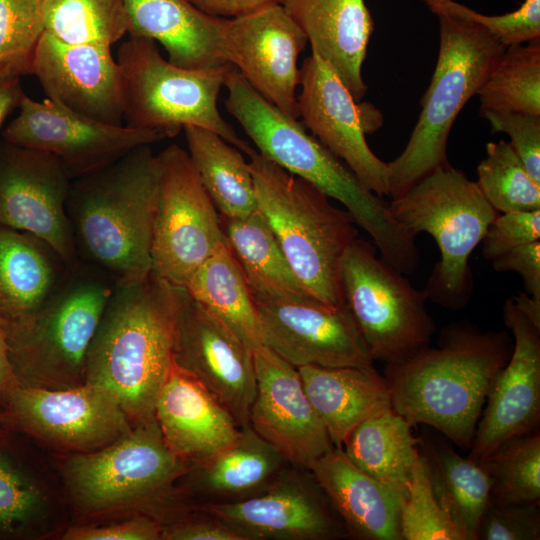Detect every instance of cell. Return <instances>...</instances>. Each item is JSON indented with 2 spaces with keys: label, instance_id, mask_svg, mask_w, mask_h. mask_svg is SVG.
<instances>
[{
  "label": "cell",
  "instance_id": "cell-2",
  "mask_svg": "<svg viewBox=\"0 0 540 540\" xmlns=\"http://www.w3.org/2000/svg\"><path fill=\"white\" fill-rule=\"evenodd\" d=\"M181 291L152 271L115 283L90 344L85 383L112 392L133 425L155 417L173 363Z\"/></svg>",
  "mask_w": 540,
  "mask_h": 540
},
{
  "label": "cell",
  "instance_id": "cell-21",
  "mask_svg": "<svg viewBox=\"0 0 540 540\" xmlns=\"http://www.w3.org/2000/svg\"><path fill=\"white\" fill-rule=\"evenodd\" d=\"M503 320L512 332L511 355L495 377L470 448L481 462L510 438L538 429L540 420V327L512 298L503 305Z\"/></svg>",
  "mask_w": 540,
  "mask_h": 540
},
{
  "label": "cell",
  "instance_id": "cell-1",
  "mask_svg": "<svg viewBox=\"0 0 540 540\" xmlns=\"http://www.w3.org/2000/svg\"><path fill=\"white\" fill-rule=\"evenodd\" d=\"M225 107L257 152L287 172L339 201L367 232L381 258L403 274H412L420 256L415 237L393 217L389 202L368 190L353 171L328 150L297 118L266 100L234 69L227 77Z\"/></svg>",
  "mask_w": 540,
  "mask_h": 540
},
{
  "label": "cell",
  "instance_id": "cell-22",
  "mask_svg": "<svg viewBox=\"0 0 540 540\" xmlns=\"http://www.w3.org/2000/svg\"><path fill=\"white\" fill-rule=\"evenodd\" d=\"M262 345L296 368L373 366L347 307L317 300L258 304Z\"/></svg>",
  "mask_w": 540,
  "mask_h": 540
},
{
  "label": "cell",
  "instance_id": "cell-35",
  "mask_svg": "<svg viewBox=\"0 0 540 540\" xmlns=\"http://www.w3.org/2000/svg\"><path fill=\"white\" fill-rule=\"evenodd\" d=\"M185 290L252 349L262 345L257 303L226 244L193 272Z\"/></svg>",
  "mask_w": 540,
  "mask_h": 540
},
{
  "label": "cell",
  "instance_id": "cell-28",
  "mask_svg": "<svg viewBox=\"0 0 540 540\" xmlns=\"http://www.w3.org/2000/svg\"><path fill=\"white\" fill-rule=\"evenodd\" d=\"M289 465L246 423L231 445L193 465L180 485L198 505L238 501L264 490Z\"/></svg>",
  "mask_w": 540,
  "mask_h": 540
},
{
  "label": "cell",
  "instance_id": "cell-15",
  "mask_svg": "<svg viewBox=\"0 0 540 540\" xmlns=\"http://www.w3.org/2000/svg\"><path fill=\"white\" fill-rule=\"evenodd\" d=\"M167 138L159 131L110 125L49 100L24 96L2 139L57 158L72 180L99 170L141 145Z\"/></svg>",
  "mask_w": 540,
  "mask_h": 540
},
{
  "label": "cell",
  "instance_id": "cell-48",
  "mask_svg": "<svg viewBox=\"0 0 540 540\" xmlns=\"http://www.w3.org/2000/svg\"><path fill=\"white\" fill-rule=\"evenodd\" d=\"M165 540H243L232 528L215 516L201 510L163 525Z\"/></svg>",
  "mask_w": 540,
  "mask_h": 540
},
{
  "label": "cell",
  "instance_id": "cell-38",
  "mask_svg": "<svg viewBox=\"0 0 540 540\" xmlns=\"http://www.w3.org/2000/svg\"><path fill=\"white\" fill-rule=\"evenodd\" d=\"M480 463L491 481L492 502L539 505V429L508 439Z\"/></svg>",
  "mask_w": 540,
  "mask_h": 540
},
{
  "label": "cell",
  "instance_id": "cell-17",
  "mask_svg": "<svg viewBox=\"0 0 540 540\" xmlns=\"http://www.w3.org/2000/svg\"><path fill=\"white\" fill-rule=\"evenodd\" d=\"M198 507L243 540H331L348 535L311 471L292 465L253 496Z\"/></svg>",
  "mask_w": 540,
  "mask_h": 540
},
{
  "label": "cell",
  "instance_id": "cell-16",
  "mask_svg": "<svg viewBox=\"0 0 540 540\" xmlns=\"http://www.w3.org/2000/svg\"><path fill=\"white\" fill-rule=\"evenodd\" d=\"M71 183L54 156L0 141V227L35 236L67 267L77 260L66 208Z\"/></svg>",
  "mask_w": 540,
  "mask_h": 540
},
{
  "label": "cell",
  "instance_id": "cell-37",
  "mask_svg": "<svg viewBox=\"0 0 540 540\" xmlns=\"http://www.w3.org/2000/svg\"><path fill=\"white\" fill-rule=\"evenodd\" d=\"M44 31L73 45L111 47L127 34L122 0H40Z\"/></svg>",
  "mask_w": 540,
  "mask_h": 540
},
{
  "label": "cell",
  "instance_id": "cell-9",
  "mask_svg": "<svg viewBox=\"0 0 540 540\" xmlns=\"http://www.w3.org/2000/svg\"><path fill=\"white\" fill-rule=\"evenodd\" d=\"M124 86L123 123L155 130L167 138L194 125L209 129L250 156L255 149L239 137L218 109L231 64L210 69L179 67L161 55L152 39L133 37L117 53Z\"/></svg>",
  "mask_w": 540,
  "mask_h": 540
},
{
  "label": "cell",
  "instance_id": "cell-47",
  "mask_svg": "<svg viewBox=\"0 0 540 540\" xmlns=\"http://www.w3.org/2000/svg\"><path fill=\"white\" fill-rule=\"evenodd\" d=\"M163 524L155 518L136 513L126 520L107 524H86L66 529L65 540H159Z\"/></svg>",
  "mask_w": 540,
  "mask_h": 540
},
{
  "label": "cell",
  "instance_id": "cell-50",
  "mask_svg": "<svg viewBox=\"0 0 540 540\" xmlns=\"http://www.w3.org/2000/svg\"><path fill=\"white\" fill-rule=\"evenodd\" d=\"M205 14L219 18H235L261 8L281 4L283 0H188Z\"/></svg>",
  "mask_w": 540,
  "mask_h": 540
},
{
  "label": "cell",
  "instance_id": "cell-4",
  "mask_svg": "<svg viewBox=\"0 0 540 540\" xmlns=\"http://www.w3.org/2000/svg\"><path fill=\"white\" fill-rule=\"evenodd\" d=\"M158 186L151 145L72 180L66 208L76 247L115 283L141 280L152 271Z\"/></svg>",
  "mask_w": 540,
  "mask_h": 540
},
{
  "label": "cell",
  "instance_id": "cell-23",
  "mask_svg": "<svg viewBox=\"0 0 540 540\" xmlns=\"http://www.w3.org/2000/svg\"><path fill=\"white\" fill-rule=\"evenodd\" d=\"M32 74L47 99L85 117L124 125L123 76L111 47L67 44L44 31Z\"/></svg>",
  "mask_w": 540,
  "mask_h": 540
},
{
  "label": "cell",
  "instance_id": "cell-39",
  "mask_svg": "<svg viewBox=\"0 0 540 540\" xmlns=\"http://www.w3.org/2000/svg\"><path fill=\"white\" fill-rule=\"evenodd\" d=\"M54 490L8 455L0 452V531L36 526L43 535L53 530L58 504Z\"/></svg>",
  "mask_w": 540,
  "mask_h": 540
},
{
  "label": "cell",
  "instance_id": "cell-26",
  "mask_svg": "<svg viewBox=\"0 0 540 540\" xmlns=\"http://www.w3.org/2000/svg\"><path fill=\"white\" fill-rule=\"evenodd\" d=\"M127 34L160 43L168 60L183 68L230 64L222 49L225 18L203 13L188 0H122Z\"/></svg>",
  "mask_w": 540,
  "mask_h": 540
},
{
  "label": "cell",
  "instance_id": "cell-32",
  "mask_svg": "<svg viewBox=\"0 0 540 540\" xmlns=\"http://www.w3.org/2000/svg\"><path fill=\"white\" fill-rule=\"evenodd\" d=\"M420 443L421 439L412 433V425L390 409L358 425L342 449L359 469L393 490L403 501L420 455Z\"/></svg>",
  "mask_w": 540,
  "mask_h": 540
},
{
  "label": "cell",
  "instance_id": "cell-52",
  "mask_svg": "<svg viewBox=\"0 0 540 540\" xmlns=\"http://www.w3.org/2000/svg\"><path fill=\"white\" fill-rule=\"evenodd\" d=\"M26 94L20 79H13L0 84V131L6 118L19 108Z\"/></svg>",
  "mask_w": 540,
  "mask_h": 540
},
{
  "label": "cell",
  "instance_id": "cell-53",
  "mask_svg": "<svg viewBox=\"0 0 540 540\" xmlns=\"http://www.w3.org/2000/svg\"><path fill=\"white\" fill-rule=\"evenodd\" d=\"M511 298L515 305L540 327V303L535 301L526 292H520Z\"/></svg>",
  "mask_w": 540,
  "mask_h": 540
},
{
  "label": "cell",
  "instance_id": "cell-12",
  "mask_svg": "<svg viewBox=\"0 0 540 540\" xmlns=\"http://www.w3.org/2000/svg\"><path fill=\"white\" fill-rule=\"evenodd\" d=\"M159 186L152 272L185 288L193 272L226 244L220 215L186 150L171 144L157 154Z\"/></svg>",
  "mask_w": 540,
  "mask_h": 540
},
{
  "label": "cell",
  "instance_id": "cell-54",
  "mask_svg": "<svg viewBox=\"0 0 540 540\" xmlns=\"http://www.w3.org/2000/svg\"><path fill=\"white\" fill-rule=\"evenodd\" d=\"M422 1L425 2L429 6L430 9H432L433 7L443 2L444 0H422Z\"/></svg>",
  "mask_w": 540,
  "mask_h": 540
},
{
  "label": "cell",
  "instance_id": "cell-18",
  "mask_svg": "<svg viewBox=\"0 0 540 540\" xmlns=\"http://www.w3.org/2000/svg\"><path fill=\"white\" fill-rule=\"evenodd\" d=\"M308 39L282 4L224 19L222 49L227 62L266 100L299 117L298 57Z\"/></svg>",
  "mask_w": 540,
  "mask_h": 540
},
{
  "label": "cell",
  "instance_id": "cell-40",
  "mask_svg": "<svg viewBox=\"0 0 540 540\" xmlns=\"http://www.w3.org/2000/svg\"><path fill=\"white\" fill-rule=\"evenodd\" d=\"M476 184L490 205L501 213L540 209V184L528 174L509 142L486 145L477 167Z\"/></svg>",
  "mask_w": 540,
  "mask_h": 540
},
{
  "label": "cell",
  "instance_id": "cell-19",
  "mask_svg": "<svg viewBox=\"0 0 540 540\" xmlns=\"http://www.w3.org/2000/svg\"><path fill=\"white\" fill-rule=\"evenodd\" d=\"M173 362L194 376L240 427L248 423L256 390L253 349L185 288Z\"/></svg>",
  "mask_w": 540,
  "mask_h": 540
},
{
  "label": "cell",
  "instance_id": "cell-5",
  "mask_svg": "<svg viewBox=\"0 0 540 540\" xmlns=\"http://www.w3.org/2000/svg\"><path fill=\"white\" fill-rule=\"evenodd\" d=\"M192 466L170 449L153 417L100 450L68 455L60 470L83 514L126 507L165 525L197 510L179 483Z\"/></svg>",
  "mask_w": 540,
  "mask_h": 540
},
{
  "label": "cell",
  "instance_id": "cell-36",
  "mask_svg": "<svg viewBox=\"0 0 540 540\" xmlns=\"http://www.w3.org/2000/svg\"><path fill=\"white\" fill-rule=\"evenodd\" d=\"M476 95L481 111L540 115V39L505 48Z\"/></svg>",
  "mask_w": 540,
  "mask_h": 540
},
{
  "label": "cell",
  "instance_id": "cell-11",
  "mask_svg": "<svg viewBox=\"0 0 540 540\" xmlns=\"http://www.w3.org/2000/svg\"><path fill=\"white\" fill-rule=\"evenodd\" d=\"M344 304L373 361L401 364L428 347L435 323L427 297L357 237L340 265Z\"/></svg>",
  "mask_w": 540,
  "mask_h": 540
},
{
  "label": "cell",
  "instance_id": "cell-41",
  "mask_svg": "<svg viewBox=\"0 0 540 540\" xmlns=\"http://www.w3.org/2000/svg\"><path fill=\"white\" fill-rule=\"evenodd\" d=\"M43 33L40 0H0V84L32 74Z\"/></svg>",
  "mask_w": 540,
  "mask_h": 540
},
{
  "label": "cell",
  "instance_id": "cell-24",
  "mask_svg": "<svg viewBox=\"0 0 540 540\" xmlns=\"http://www.w3.org/2000/svg\"><path fill=\"white\" fill-rule=\"evenodd\" d=\"M154 416L170 449L191 465L227 448L240 432L231 413L174 362L159 390Z\"/></svg>",
  "mask_w": 540,
  "mask_h": 540
},
{
  "label": "cell",
  "instance_id": "cell-13",
  "mask_svg": "<svg viewBox=\"0 0 540 540\" xmlns=\"http://www.w3.org/2000/svg\"><path fill=\"white\" fill-rule=\"evenodd\" d=\"M2 420L70 454L100 450L134 426L112 392L88 383L67 389L19 386L7 398Z\"/></svg>",
  "mask_w": 540,
  "mask_h": 540
},
{
  "label": "cell",
  "instance_id": "cell-46",
  "mask_svg": "<svg viewBox=\"0 0 540 540\" xmlns=\"http://www.w3.org/2000/svg\"><path fill=\"white\" fill-rule=\"evenodd\" d=\"M540 240V209L502 213L489 225L483 242V255L487 260Z\"/></svg>",
  "mask_w": 540,
  "mask_h": 540
},
{
  "label": "cell",
  "instance_id": "cell-49",
  "mask_svg": "<svg viewBox=\"0 0 540 540\" xmlns=\"http://www.w3.org/2000/svg\"><path fill=\"white\" fill-rule=\"evenodd\" d=\"M497 272H516L525 291L540 303V240L516 247L492 260Z\"/></svg>",
  "mask_w": 540,
  "mask_h": 540
},
{
  "label": "cell",
  "instance_id": "cell-33",
  "mask_svg": "<svg viewBox=\"0 0 540 540\" xmlns=\"http://www.w3.org/2000/svg\"><path fill=\"white\" fill-rule=\"evenodd\" d=\"M183 130L191 162L219 215L243 218L257 210L249 163L240 150L209 129Z\"/></svg>",
  "mask_w": 540,
  "mask_h": 540
},
{
  "label": "cell",
  "instance_id": "cell-27",
  "mask_svg": "<svg viewBox=\"0 0 540 540\" xmlns=\"http://www.w3.org/2000/svg\"><path fill=\"white\" fill-rule=\"evenodd\" d=\"M309 470L348 535L364 540H402V498L359 469L341 447H334Z\"/></svg>",
  "mask_w": 540,
  "mask_h": 540
},
{
  "label": "cell",
  "instance_id": "cell-31",
  "mask_svg": "<svg viewBox=\"0 0 540 540\" xmlns=\"http://www.w3.org/2000/svg\"><path fill=\"white\" fill-rule=\"evenodd\" d=\"M63 261L35 236L0 227V315L6 321L39 309L60 284Z\"/></svg>",
  "mask_w": 540,
  "mask_h": 540
},
{
  "label": "cell",
  "instance_id": "cell-34",
  "mask_svg": "<svg viewBox=\"0 0 540 540\" xmlns=\"http://www.w3.org/2000/svg\"><path fill=\"white\" fill-rule=\"evenodd\" d=\"M436 498L464 540H478L491 501V481L480 462L462 457L446 443L421 440Z\"/></svg>",
  "mask_w": 540,
  "mask_h": 540
},
{
  "label": "cell",
  "instance_id": "cell-51",
  "mask_svg": "<svg viewBox=\"0 0 540 540\" xmlns=\"http://www.w3.org/2000/svg\"><path fill=\"white\" fill-rule=\"evenodd\" d=\"M19 386L9 358L4 319L0 315V404L3 407L12 391Z\"/></svg>",
  "mask_w": 540,
  "mask_h": 540
},
{
  "label": "cell",
  "instance_id": "cell-8",
  "mask_svg": "<svg viewBox=\"0 0 540 540\" xmlns=\"http://www.w3.org/2000/svg\"><path fill=\"white\" fill-rule=\"evenodd\" d=\"M395 220L409 233H429L440 260L423 289L428 300L450 310L469 302L473 276L469 257L498 212L464 172L451 165L435 170L389 202Z\"/></svg>",
  "mask_w": 540,
  "mask_h": 540
},
{
  "label": "cell",
  "instance_id": "cell-10",
  "mask_svg": "<svg viewBox=\"0 0 540 540\" xmlns=\"http://www.w3.org/2000/svg\"><path fill=\"white\" fill-rule=\"evenodd\" d=\"M113 286L91 275L60 282L35 312L4 320L20 386L67 389L85 384L87 354Z\"/></svg>",
  "mask_w": 540,
  "mask_h": 540
},
{
  "label": "cell",
  "instance_id": "cell-30",
  "mask_svg": "<svg viewBox=\"0 0 540 540\" xmlns=\"http://www.w3.org/2000/svg\"><path fill=\"white\" fill-rule=\"evenodd\" d=\"M220 220L225 243L238 263L256 303L317 300L295 275L273 231L258 209L243 218L220 216Z\"/></svg>",
  "mask_w": 540,
  "mask_h": 540
},
{
  "label": "cell",
  "instance_id": "cell-25",
  "mask_svg": "<svg viewBox=\"0 0 540 540\" xmlns=\"http://www.w3.org/2000/svg\"><path fill=\"white\" fill-rule=\"evenodd\" d=\"M305 33L312 52L325 61L359 102L367 93L362 65L373 31L364 0H283Z\"/></svg>",
  "mask_w": 540,
  "mask_h": 540
},
{
  "label": "cell",
  "instance_id": "cell-20",
  "mask_svg": "<svg viewBox=\"0 0 540 540\" xmlns=\"http://www.w3.org/2000/svg\"><path fill=\"white\" fill-rule=\"evenodd\" d=\"M256 390L248 423L292 466L309 470L333 445L296 367L271 349H253Z\"/></svg>",
  "mask_w": 540,
  "mask_h": 540
},
{
  "label": "cell",
  "instance_id": "cell-42",
  "mask_svg": "<svg viewBox=\"0 0 540 540\" xmlns=\"http://www.w3.org/2000/svg\"><path fill=\"white\" fill-rule=\"evenodd\" d=\"M400 533L402 540H464L435 496L421 449L401 503Z\"/></svg>",
  "mask_w": 540,
  "mask_h": 540
},
{
  "label": "cell",
  "instance_id": "cell-7",
  "mask_svg": "<svg viewBox=\"0 0 540 540\" xmlns=\"http://www.w3.org/2000/svg\"><path fill=\"white\" fill-rule=\"evenodd\" d=\"M436 15L440 45L434 73L406 147L388 163L392 199L435 170L450 166L447 143L453 123L505 50L476 22L446 12Z\"/></svg>",
  "mask_w": 540,
  "mask_h": 540
},
{
  "label": "cell",
  "instance_id": "cell-29",
  "mask_svg": "<svg viewBox=\"0 0 540 540\" xmlns=\"http://www.w3.org/2000/svg\"><path fill=\"white\" fill-rule=\"evenodd\" d=\"M304 390L335 447L362 422L392 409L386 378L374 368H297Z\"/></svg>",
  "mask_w": 540,
  "mask_h": 540
},
{
  "label": "cell",
  "instance_id": "cell-6",
  "mask_svg": "<svg viewBox=\"0 0 540 540\" xmlns=\"http://www.w3.org/2000/svg\"><path fill=\"white\" fill-rule=\"evenodd\" d=\"M257 209L273 231L305 289L321 303L344 306L340 265L358 237L346 210L329 197L256 150L249 156Z\"/></svg>",
  "mask_w": 540,
  "mask_h": 540
},
{
  "label": "cell",
  "instance_id": "cell-55",
  "mask_svg": "<svg viewBox=\"0 0 540 540\" xmlns=\"http://www.w3.org/2000/svg\"><path fill=\"white\" fill-rule=\"evenodd\" d=\"M3 412H4V407L3 405L0 404V420L3 419Z\"/></svg>",
  "mask_w": 540,
  "mask_h": 540
},
{
  "label": "cell",
  "instance_id": "cell-43",
  "mask_svg": "<svg viewBox=\"0 0 540 540\" xmlns=\"http://www.w3.org/2000/svg\"><path fill=\"white\" fill-rule=\"evenodd\" d=\"M472 20L490 33L504 48L540 39V0H524L513 12L484 15L453 0H444L430 9Z\"/></svg>",
  "mask_w": 540,
  "mask_h": 540
},
{
  "label": "cell",
  "instance_id": "cell-44",
  "mask_svg": "<svg viewBox=\"0 0 540 540\" xmlns=\"http://www.w3.org/2000/svg\"><path fill=\"white\" fill-rule=\"evenodd\" d=\"M481 116L490 123L493 132L510 137L509 143L528 174L540 184V115L482 110Z\"/></svg>",
  "mask_w": 540,
  "mask_h": 540
},
{
  "label": "cell",
  "instance_id": "cell-45",
  "mask_svg": "<svg viewBox=\"0 0 540 540\" xmlns=\"http://www.w3.org/2000/svg\"><path fill=\"white\" fill-rule=\"evenodd\" d=\"M540 539L539 505L488 504L478 530V540Z\"/></svg>",
  "mask_w": 540,
  "mask_h": 540
},
{
  "label": "cell",
  "instance_id": "cell-3",
  "mask_svg": "<svg viewBox=\"0 0 540 540\" xmlns=\"http://www.w3.org/2000/svg\"><path fill=\"white\" fill-rule=\"evenodd\" d=\"M512 347L505 332L465 323L446 327L437 347L386 365L392 409L412 426H431L470 450L483 405Z\"/></svg>",
  "mask_w": 540,
  "mask_h": 540
},
{
  "label": "cell",
  "instance_id": "cell-14",
  "mask_svg": "<svg viewBox=\"0 0 540 540\" xmlns=\"http://www.w3.org/2000/svg\"><path fill=\"white\" fill-rule=\"evenodd\" d=\"M297 105L304 126L376 195H389V167L366 142L382 123L378 110L358 104L330 66L315 53L300 68Z\"/></svg>",
  "mask_w": 540,
  "mask_h": 540
}]
</instances>
